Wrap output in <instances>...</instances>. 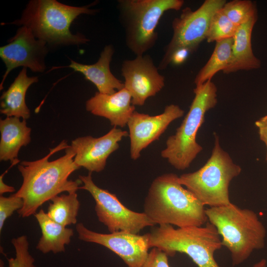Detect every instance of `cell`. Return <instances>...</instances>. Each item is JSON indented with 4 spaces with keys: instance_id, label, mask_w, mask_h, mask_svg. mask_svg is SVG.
I'll list each match as a JSON object with an SVG mask.
<instances>
[{
    "instance_id": "34",
    "label": "cell",
    "mask_w": 267,
    "mask_h": 267,
    "mask_svg": "<svg viewBox=\"0 0 267 267\" xmlns=\"http://www.w3.org/2000/svg\"><path fill=\"white\" fill-rule=\"evenodd\" d=\"M266 160L267 162V155H266Z\"/></svg>"
},
{
    "instance_id": "11",
    "label": "cell",
    "mask_w": 267,
    "mask_h": 267,
    "mask_svg": "<svg viewBox=\"0 0 267 267\" xmlns=\"http://www.w3.org/2000/svg\"><path fill=\"white\" fill-rule=\"evenodd\" d=\"M47 45L37 39L28 27L20 26L14 36L8 40V44L0 47V57L6 67L0 90L8 74L17 67L22 66L34 72H44L48 51Z\"/></svg>"
},
{
    "instance_id": "32",
    "label": "cell",
    "mask_w": 267,
    "mask_h": 267,
    "mask_svg": "<svg viewBox=\"0 0 267 267\" xmlns=\"http://www.w3.org/2000/svg\"><path fill=\"white\" fill-rule=\"evenodd\" d=\"M266 261L265 259H262L258 263L255 264L253 267H266Z\"/></svg>"
},
{
    "instance_id": "6",
    "label": "cell",
    "mask_w": 267,
    "mask_h": 267,
    "mask_svg": "<svg viewBox=\"0 0 267 267\" xmlns=\"http://www.w3.org/2000/svg\"><path fill=\"white\" fill-rule=\"evenodd\" d=\"M217 88L211 81L195 87L189 110L175 134L169 136L161 155L175 169L184 170L203 150L196 141L197 132L206 112L217 104Z\"/></svg>"
},
{
    "instance_id": "15",
    "label": "cell",
    "mask_w": 267,
    "mask_h": 267,
    "mask_svg": "<svg viewBox=\"0 0 267 267\" xmlns=\"http://www.w3.org/2000/svg\"><path fill=\"white\" fill-rule=\"evenodd\" d=\"M128 135L127 131L114 127L99 137L89 135L74 139L70 146L75 153V164L79 168L86 169L89 173L102 171L108 158L119 148V142Z\"/></svg>"
},
{
    "instance_id": "25",
    "label": "cell",
    "mask_w": 267,
    "mask_h": 267,
    "mask_svg": "<svg viewBox=\"0 0 267 267\" xmlns=\"http://www.w3.org/2000/svg\"><path fill=\"white\" fill-rule=\"evenodd\" d=\"M221 9L238 26L258 15L255 4L250 0H233L226 2Z\"/></svg>"
},
{
    "instance_id": "20",
    "label": "cell",
    "mask_w": 267,
    "mask_h": 267,
    "mask_svg": "<svg viewBox=\"0 0 267 267\" xmlns=\"http://www.w3.org/2000/svg\"><path fill=\"white\" fill-rule=\"evenodd\" d=\"M38 81L37 76L28 77L27 68H23L0 97V113L6 117L22 118L25 120L29 119L30 111L26 103V94L28 88Z\"/></svg>"
},
{
    "instance_id": "17",
    "label": "cell",
    "mask_w": 267,
    "mask_h": 267,
    "mask_svg": "<svg viewBox=\"0 0 267 267\" xmlns=\"http://www.w3.org/2000/svg\"><path fill=\"white\" fill-rule=\"evenodd\" d=\"M115 49L113 45L104 46L97 61L92 64H83L71 60L68 67L82 73L86 79L93 84L101 93L111 94L124 88V84L110 70V63Z\"/></svg>"
},
{
    "instance_id": "14",
    "label": "cell",
    "mask_w": 267,
    "mask_h": 267,
    "mask_svg": "<svg viewBox=\"0 0 267 267\" xmlns=\"http://www.w3.org/2000/svg\"><path fill=\"white\" fill-rule=\"evenodd\" d=\"M183 115L184 111L176 104L167 105L163 113L155 116L135 111L127 124L131 158L134 160L139 158L142 150L158 140L170 124Z\"/></svg>"
},
{
    "instance_id": "16",
    "label": "cell",
    "mask_w": 267,
    "mask_h": 267,
    "mask_svg": "<svg viewBox=\"0 0 267 267\" xmlns=\"http://www.w3.org/2000/svg\"><path fill=\"white\" fill-rule=\"evenodd\" d=\"M86 109L91 114L105 118L115 127L123 128L135 111L132 96L125 88L111 94L96 92L86 102Z\"/></svg>"
},
{
    "instance_id": "13",
    "label": "cell",
    "mask_w": 267,
    "mask_h": 267,
    "mask_svg": "<svg viewBox=\"0 0 267 267\" xmlns=\"http://www.w3.org/2000/svg\"><path fill=\"white\" fill-rule=\"evenodd\" d=\"M121 70L124 88L131 95L134 106L143 105L147 98L155 96L165 86V78L149 55L123 61Z\"/></svg>"
},
{
    "instance_id": "3",
    "label": "cell",
    "mask_w": 267,
    "mask_h": 267,
    "mask_svg": "<svg viewBox=\"0 0 267 267\" xmlns=\"http://www.w3.org/2000/svg\"><path fill=\"white\" fill-rule=\"evenodd\" d=\"M97 2L73 6L56 0H31L20 18L9 24L28 27L37 39L48 45H79L89 40L81 33H72L71 24L81 14H95L97 9L90 7Z\"/></svg>"
},
{
    "instance_id": "24",
    "label": "cell",
    "mask_w": 267,
    "mask_h": 267,
    "mask_svg": "<svg viewBox=\"0 0 267 267\" xmlns=\"http://www.w3.org/2000/svg\"><path fill=\"white\" fill-rule=\"evenodd\" d=\"M238 27L224 14L221 8L211 19L206 40L210 43L232 38Z\"/></svg>"
},
{
    "instance_id": "29",
    "label": "cell",
    "mask_w": 267,
    "mask_h": 267,
    "mask_svg": "<svg viewBox=\"0 0 267 267\" xmlns=\"http://www.w3.org/2000/svg\"><path fill=\"white\" fill-rule=\"evenodd\" d=\"M191 52L186 48H180L175 50L170 59V64L179 65L183 63Z\"/></svg>"
},
{
    "instance_id": "22",
    "label": "cell",
    "mask_w": 267,
    "mask_h": 267,
    "mask_svg": "<svg viewBox=\"0 0 267 267\" xmlns=\"http://www.w3.org/2000/svg\"><path fill=\"white\" fill-rule=\"evenodd\" d=\"M232 44L233 38L216 43L211 57L195 78L194 83L196 87L211 81L216 73L226 68L231 60Z\"/></svg>"
},
{
    "instance_id": "1",
    "label": "cell",
    "mask_w": 267,
    "mask_h": 267,
    "mask_svg": "<svg viewBox=\"0 0 267 267\" xmlns=\"http://www.w3.org/2000/svg\"><path fill=\"white\" fill-rule=\"evenodd\" d=\"M75 156L67 141L63 140L50 149L49 153L43 158L21 162L18 169L23 182L14 193L23 201L22 207L17 211L21 217L35 215L44 203L59 193L76 192L80 189L83 184L80 179H68L71 174L80 169L74 162Z\"/></svg>"
},
{
    "instance_id": "18",
    "label": "cell",
    "mask_w": 267,
    "mask_h": 267,
    "mask_svg": "<svg viewBox=\"0 0 267 267\" xmlns=\"http://www.w3.org/2000/svg\"><path fill=\"white\" fill-rule=\"evenodd\" d=\"M258 15L239 26L233 37L230 61L222 72L230 74L240 70H251L261 67V62L254 54L251 44L253 29Z\"/></svg>"
},
{
    "instance_id": "5",
    "label": "cell",
    "mask_w": 267,
    "mask_h": 267,
    "mask_svg": "<svg viewBox=\"0 0 267 267\" xmlns=\"http://www.w3.org/2000/svg\"><path fill=\"white\" fill-rule=\"evenodd\" d=\"M150 248H157L169 257L177 252L188 255L198 267H221L214 253L222 246L216 227L209 222L204 226L175 228L171 224L153 227L147 233Z\"/></svg>"
},
{
    "instance_id": "8",
    "label": "cell",
    "mask_w": 267,
    "mask_h": 267,
    "mask_svg": "<svg viewBox=\"0 0 267 267\" xmlns=\"http://www.w3.org/2000/svg\"><path fill=\"white\" fill-rule=\"evenodd\" d=\"M183 0H119V20L128 49L135 56L145 54L155 44V31L165 12L179 10Z\"/></svg>"
},
{
    "instance_id": "23",
    "label": "cell",
    "mask_w": 267,
    "mask_h": 267,
    "mask_svg": "<svg viewBox=\"0 0 267 267\" xmlns=\"http://www.w3.org/2000/svg\"><path fill=\"white\" fill-rule=\"evenodd\" d=\"M47 215L57 223L66 226L76 224L80 204L76 192L57 195L51 199Z\"/></svg>"
},
{
    "instance_id": "12",
    "label": "cell",
    "mask_w": 267,
    "mask_h": 267,
    "mask_svg": "<svg viewBox=\"0 0 267 267\" xmlns=\"http://www.w3.org/2000/svg\"><path fill=\"white\" fill-rule=\"evenodd\" d=\"M76 229L81 240L106 247L121 258L128 267H142L148 256L150 247L147 233L140 235L119 231L104 234L89 230L81 222L76 224Z\"/></svg>"
},
{
    "instance_id": "26",
    "label": "cell",
    "mask_w": 267,
    "mask_h": 267,
    "mask_svg": "<svg viewBox=\"0 0 267 267\" xmlns=\"http://www.w3.org/2000/svg\"><path fill=\"white\" fill-rule=\"evenodd\" d=\"M11 243L16 253L14 258L7 259L9 267H36L35 259L29 252V242L26 235L13 238Z\"/></svg>"
},
{
    "instance_id": "21",
    "label": "cell",
    "mask_w": 267,
    "mask_h": 267,
    "mask_svg": "<svg viewBox=\"0 0 267 267\" xmlns=\"http://www.w3.org/2000/svg\"><path fill=\"white\" fill-rule=\"evenodd\" d=\"M34 216L42 231L37 249L43 254L49 252L54 254L64 252L65 246L70 243L74 235L73 230L51 219L42 209Z\"/></svg>"
},
{
    "instance_id": "2",
    "label": "cell",
    "mask_w": 267,
    "mask_h": 267,
    "mask_svg": "<svg viewBox=\"0 0 267 267\" xmlns=\"http://www.w3.org/2000/svg\"><path fill=\"white\" fill-rule=\"evenodd\" d=\"M144 213L155 224L178 227L201 226L208 220L204 206L174 173L164 174L153 180L145 198Z\"/></svg>"
},
{
    "instance_id": "28",
    "label": "cell",
    "mask_w": 267,
    "mask_h": 267,
    "mask_svg": "<svg viewBox=\"0 0 267 267\" xmlns=\"http://www.w3.org/2000/svg\"><path fill=\"white\" fill-rule=\"evenodd\" d=\"M168 256L161 250L152 248L142 267H170Z\"/></svg>"
},
{
    "instance_id": "7",
    "label": "cell",
    "mask_w": 267,
    "mask_h": 267,
    "mask_svg": "<svg viewBox=\"0 0 267 267\" xmlns=\"http://www.w3.org/2000/svg\"><path fill=\"white\" fill-rule=\"evenodd\" d=\"M241 170L222 148L216 134L211 155L206 163L195 172L180 175L179 181L204 206H225L231 203L229 195L230 183Z\"/></svg>"
},
{
    "instance_id": "4",
    "label": "cell",
    "mask_w": 267,
    "mask_h": 267,
    "mask_svg": "<svg viewBox=\"0 0 267 267\" xmlns=\"http://www.w3.org/2000/svg\"><path fill=\"white\" fill-rule=\"evenodd\" d=\"M205 213L222 237V245L230 252L233 266L242 263L255 250L264 247L266 230L253 211L231 203L206 208Z\"/></svg>"
},
{
    "instance_id": "30",
    "label": "cell",
    "mask_w": 267,
    "mask_h": 267,
    "mask_svg": "<svg viewBox=\"0 0 267 267\" xmlns=\"http://www.w3.org/2000/svg\"><path fill=\"white\" fill-rule=\"evenodd\" d=\"M255 125L258 128L260 139L266 145L267 155V115L256 121Z\"/></svg>"
},
{
    "instance_id": "9",
    "label": "cell",
    "mask_w": 267,
    "mask_h": 267,
    "mask_svg": "<svg viewBox=\"0 0 267 267\" xmlns=\"http://www.w3.org/2000/svg\"><path fill=\"white\" fill-rule=\"evenodd\" d=\"M224 0H206L195 10L189 7L182 10L180 15L172 22L173 36L165 47L158 69H166L170 64L173 53L178 49L186 48L192 53L206 39L211 19L225 3Z\"/></svg>"
},
{
    "instance_id": "19",
    "label": "cell",
    "mask_w": 267,
    "mask_h": 267,
    "mask_svg": "<svg viewBox=\"0 0 267 267\" xmlns=\"http://www.w3.org/2000/svg\"><path fill=\"white\" fill-rule=\"evenodd\" d=\"M0 160L9 161L17 164L19 150L31 141V129L25 120L15 117H6L0 120Z\"/></svg>"
},
{
    "instance_id": "27",
    "label": "cell",
    "mask_w": 267,
    "mask_h": 267,
    "mask_svg": "<svg viewBox=\"0 0 267 267\" xmlns=\"http://www.w3.org/2000/svg\"><path fill=\"white\" fill-rule=\"evenodd\" d=\"M23 205V199L15 195L9 197L0 196V231L2 230L6 220L14 212L18 211Z\"/></svg>"
},
{
    "instance_id": "10",
    "label": "cell",
    "mask_w": 267,
    "mask_h": 267,
    "mask_svg": "<svg viewBox=\"0 0 267 267\" xmlns=\"http://www.w3.org/2000/svg\"><path fill=\"white\" fill-rule=\"evenodd\" d=\"M83 185L80 189L88 191L95 202V211L99 221L107 226L110 233L125 231L138 234L144 227L156 225L143 213L127 208L115 194L97 186L93 181L91 173L80 176Z\"/></svg>"
},
{
    "instance_id": "31",
    "label": "cell",
    "mask_w": 267,
    "mask_h": 267,
    "mask_svg": "<svg viewBox=\"0 0 267 267\" xmlns=\"http://www.w3.org/2000/svg\"><path fill=\"white\" fill-rule=\"evenodd\" d=\"M9 169L8 168L6 171L3 173L0 177V194L2 195L4 193L7 192H13L15 191V188L11 186L6 184L3 180L4 175L6 173L7 171Z\"/></svg>"
},
{
    "instance_id": "33",
    "label": "cell",
    "mask_w": 267,
    "mask_h": 267,
    "mask_svg": "<svg viewBox=\"0 0 267 267\" xmlns=\"http://www.w3.org/2000/svg\"><path fill=\"white\" fill-rule=\"evenodd\" d=\"M0 267H4V264L2 260H0Z\"/></svg>"
}]
</instances>
